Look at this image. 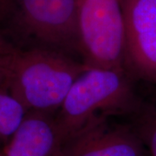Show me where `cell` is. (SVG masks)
Wrapping results in <instances>:
<instances>
[{
    "label": "cell",
    "instance_id": "277c9868",
    "mask_svg": "<svg viewBox=\"0 0 156 156\" xmlns=\"http://www.w3.org/2000/svg\"><path fill=\"white\" fill-rule=\"evenodd\" d=\"M79 47L89 68L122 71L125 31L122 0H76Z\"/></svg>",
    "mask_w": 156,
    "mask_h": 156
},
{
    "label": "cell",
    "instance_id": "8fae6325",
    "mask_svg": "<svg viewBox=\"0 0 156 156\" xmlns=\"http://www.w3.org/2000/svg\"><path fill=\"white\" fill-rule=\"evenodd\" d=\"M0 92H3V80H2L1 70H0Z\"/></svg>",
    "mask_w": 156,
    "mask_h": 156
},
{
    "label": "cell",
    "instance_id": "52a82bcc",
    "mask_svg": "<svg viewBox=\"0 0 156 156\" xmlns=\"http://www.w3.org/2000/svg\"><path fill=\"white\" fill-rule=\"evenodd\" d=\"M56 122L44 112L26 113L16 132L0 144V156H60Z\"/></svg>",
    "mask_w": 156,
    "mask_h": 156
},
{
    "label": "cell",
    "instance_id": "3957f363",
    "mask_svg": "<svg viewBox=\"0 0 156 156\" xmlns=\"http://www.w3.org/2000/svg\"><path fill=\"white\" fill-rule=\"evenodd\" d=\"M128 96L129 89L122 71L88 68L69 89L55 121L62 148L99 119L98 112L122 108Z\"/></svg>",
    "mask_w": 156,
    "mask_h": 156
},
{
    "label": "cell",
    "instance_id": "8992f818",
    "mask_svg": "<svg viewBox=\"0 0 156 156\" xmlns=\"http://www.w3.org/2000/svg\"><path fill=\"white\" fill-rule=\"evenodd\" d=\"M60 156H142V149L129 131L110 128L99 118L68 142Z\"/></svg>",
    "mask_w": 156,
    "mask_h": 156
},
{
    "label": "cell",
    "instance_id": "6da1fadb",
    "mask_svg": "<svg viewBox=\"0 0 156 156\" xmlns=\"http://www.w3.org/2000/svg\"><path fill=\"white\" fill-rule=\"evenodd\" d=\"M44 47H0L3 92L16 98L27 112L46 113L62 103L88 69Z\"/></svg>",
    "mask_w": 156,
    "mask_h": 156
},
{
    "label": "cell",
    "instance_id": "5b68a950",
    "mask_svg": "<svg viewBox=\"0 0 156 156\" xmlns=\"http://www.w3.org/2000/svg\"><path fill=\"white\" fill-rule=\"evenodd\" d=\"M125 60L140 76L156 83V0H122Z\"/></svg>",
    "mask_w": 156,
    "mask_h": 156
},
{
    "label": "cell",
    "instance_id": "ba28073f",
    "mask_svg": "<svg viewBox=\"0 0 156 156\" xmlns=\"http://www.w3.org/2000/svg\"><path fill=\"white\" fill-rule=\"evenodd\" d=\"M26 113L16 98L5 92H0V144L16 132Z\"/></svg>",
    "mask_w": 156,
    "mask_h": 156
},
{
    "label": "cell",
    "instance_id": "30bf717a",
    "mask_svg": "<svg viewBox=\"0 0 156 156\" xmlns=\"http://www.w3.org/2000/svg\"><path fill=\"white\" fill-rule=\"evenodd\" d=\"M4 6H5V0H0V19L2 17V15H3Z\"/></svg>",
    "mask_w": 156,
    "mask_h": 156
},
{
    "label": "cell",
    "instance_id": "9c48e42d",
    "mask_svg": "<svg viewBox=\"0 0 156 156\" xmlns=\"http://www.w3.org/2000/svg\"><path fill=\"white\" fill-rule=\"evenodd\" d=\"M147 144L152 156H156V122L153 125L147 134Z\"/></svg>",
    "mask_w": 156,
    "mask_h": 156
},
{
    "label": "cell",
    "instance_id": "7a4b0ae2",
    "mask_svg": "<svg viewBox=\"0 0 156 156\" xmlns=\"http://www.w3.org/2000/svg\"><path fill=\"white\" fill-rule=\"evenodd\" d=\"M77 44L76 0H5L0 46L13 49Z\"/></svg>",
    "mask_w": 156,
    "mask_h": 156
}]
</instances>
